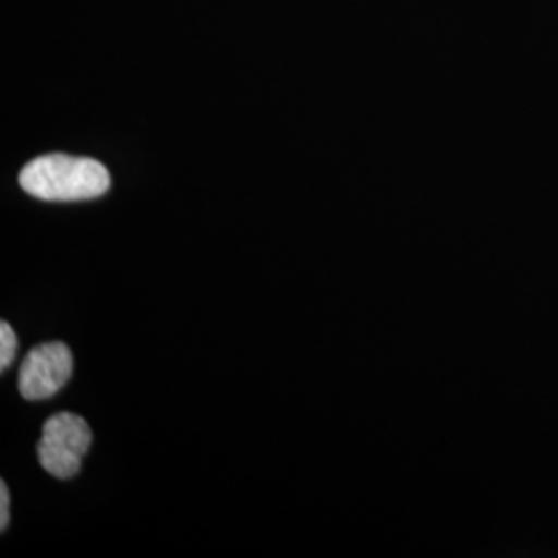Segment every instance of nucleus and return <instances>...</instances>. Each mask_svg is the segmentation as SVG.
<instances>
[{
	"mask_svg": "<svg viewBox=\"0 0 558 558\" xmlns=\"http://www.w3.org/2000/svg\"><path fill=\"white\" fill-rule=\"evenodd\" d=\"M15 352H17V336L13 327L7 320H2L0 323V371H7L13 364Z\"/></svg>",
	"mask_w": 558,
	"mask_h": 558,
	"instance_id": "4",
	"label": "nucleus"
},
{
	"mask_svg": "<svg viewBox=\"0 0 558 558\" xmlns=\"http://www.w3.org/2000/svg\"><path fill=\"white\" fill-rule=\"evenodd\" d=\"M89 447L92 428L87 422L77 414L62 412L46 420L38 445V459L48 474L69 480L80 474L81 461Z\"/></svg>",
	"mask_w": 558,
	"mask_h": 558,
	"instance_id": "2",
	"label": "nucleus"
},
{
	"mask_svg": "<svg viewBox=\"0 0 558 558\" xmlns=\"http://www.w3.org/2000/svg\"><path fill=\"white\" fill-rule=\"evenodd\" d=\"M73 375V354L60 343L50 341L36 345L21 364L20 391L29 401L57 396Z\"/></svg>",
	"mask_w": 558,
	"mask_h": 558,
	"instance_id": "3",
	"label": "nucleus"
},
{
	"mask_svg": "<svg viewBox=\"0 0 558 558\" xmlns=\"http://www.w3.org/2000/svg\"><path fill=\"white\" fill-rule=\"evenodd\" d=\"M9 527V488L0 482V530Z\"/></svg>",
	"mask_w": 558,
	"mask_h": 558,
	"instance_id": "5",
	"label": "nucleus"
},
{
	"mask_svg": "<svg viewBox=\"0 0 558 558\" xmlns=\"http://www.w3.org/2000/svg\"><path fill=\"white\" fill-rule=\"evenodd\" d=\"M21 189L41 201H87L110 189L106 166L92 158L48 154L23 166Z\"/></svg>",
	"mask_w": 558,
	"mask_h": 558,
	"instance_id": "1",
	"label": "nucleus"
}]
</instances>
